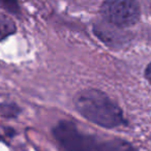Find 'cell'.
I'll return each instance as SVG.
<instances>
[{
  "instance_id": "1",
  "label": "cell",
  "mask_w": 151,
  "mask_h": 151,
  "mask_svg": "<svg viewBox=\"0 0 151 151\" xmlns=\"http://www.w3.org/2000/svg\"><path fill=\"white\" fill-rule=\"evenodd\" d=\"M75 106L85 118L107 128L124 123L120 108L104 92L96 89L82 90L75 96Z\"/></svg>"
},
{
  "instance_id": "2",
  "label": "cell",
  "mask_w": 151,
  "mask_h": 151,
  "mask_svg": "<svg viewBox=\"0 0 151 151\" xmlns=\"http://www.w3.org/2000/svg\"><path fill=\"white\" fill-rule=\"evenodd\" d=\"M101 14L110 24L119 28L132 26L140 18L137 0H106Z\"/></svg>"
},
{
  "instance_id": "3",
  "label": "cell",
  "mask_w": 151,
  "mask_h": 151,
  "mask_svg": "<svg viewBox=\"0 0 151 151\" xmlns=\"http://www.w3.org/2000/svg\"><path fill=\"white\" fill-rule=\"evenodd\" d=\"M54 137L65 151H96L95 139L81 132L73 123L61 121L53 130Z\"/></svg>"
},
{
  "instance_id": "4",
  "label": "cell",
  "mask_w": 151,
  "mask_h": 151,
  "mask_svg": "<svg viewBox=\"0 0 151 151\" xmlns=\"http://www.w3.org/2000/svg\"><path fill=\"white\" fill-rule=\"evenodd\" d=\"M96 151H137L136 148L128 142L119 139L110 140L97 146Z\"/></svg>"
},
{
  "instance_id": "5",
  "label": "cell",
  "mask_w": 151,
  "mask_h": 151,
  "mask_svg": "<svg viewBox=\"0 0 151 151\" xmlns=\"http://www.w3.org/2000/svg\"><path fill=\"white\" fill-rule=\"evenodd\" d=\"M15 31L16 26L14 22L6 16L0 14V40L6 38Z\"/></svg>"
},
{
  "instance_id": "6",
  "label": "cell",
  "mask_w": 151,
  "mask_h": 151,
  "mask_svg": "<svg viewBox=\"0 0 151 151\" xmlns=\"http://www.w3.org/2000/svg\"><path fill=\"white\" fill-rule=\"evenodd\" d=\"M0 6L9 14L18 15L20 13V6L18 0H0Z\"/></svg>"
},
{
  "instance_id": "7",
  "label": "cell",
  "mask_w": 151,
  "mask_h": 151,
  "mask_svg": "<svg viewBox=\"0 0 151 151\" xmlns=\"http://www.w3.org/2000/svg\"><path fill=\"white\" fill-rule=\"evenodd\" d=\"M146 78L148 79V81L151 83V64H149L146 69Z\"/></svg>"
}]
</instances>
